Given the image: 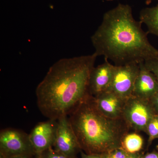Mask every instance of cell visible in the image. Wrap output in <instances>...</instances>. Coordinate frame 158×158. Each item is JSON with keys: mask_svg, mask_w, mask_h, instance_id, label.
I'll use <instances>...</instances> for the list:
<instances>
[{"mask_svg": "<svg viewBox=\"0 0 158 158\" xmlns=\"http://www.w3.org/2000/svg\"><path fill=\"white\" fill-rule=\"evenodd\" d=\"M97 56L59 59L49 68L36 90L37 107L48 119L68 116L87 96Z\"/></svg>", "mask_w": 158, "mask_h": 158, "instance_id": "cell-1", "label": "cell"}, {"mask_svg": "<svg viewBox=\"0 0 158 158\" xmlns=\"http://www.w3.org/2000/svg\"><path fill=\"white\" fill-rule=\"evenodd\" d=\"M142 24L134 18L130 5L119 3L104 13L90 37L94 53L115 65L158 59V50L150 43L148 33L142 29Z\"/></svg>", "mask_w": 158, "mask_h": 158, "instance_id": "cell-2", "label": "cell"}, {"mask_svg": "<svg viewBox=\"0 0 158 158\" xmlns=\"http://www.w3.org/2000/svg\"><path fill=\"white\" fill-rule=\"evenodd\" d=\"M69 116L81 149L88 154H108L121 148L131 129L124 118H110L102 113L90 94Z\"/></svg>", "mask_w": 158, "mask_h": 158, "instance_id": "cell-3", "label": "cell"}, {"mask_svg": "<svg viewBox=\"0 0 158 158\" xmlns=\"http://www.w3.org/2000/svg\"><path fill=\"white\" fill-rule=\"evenodd\" d=\"M155 115L149 101L132 95L126 102L123 117L131 129L146 133L148 123Z\"/></svg>", "mask_w": 158, "mask_h": 158, "instance_id": "cell-4", "label": "cell"}, {"mask_svg": "<svg viewBox=\"0 0 158 158\" xmlns=\"http://www.w3.org/2000/svg\"><path fill=\"white\" fill-rule=\"evenodd\" d=\"M23 154H37L31 144L29 134L13 128L1 130L0 156L9 158Z\"/></svg>", "mask_w": 158, "mask_h": 158, "instance_id": "cell-5", "label": "cell"}, {"mask_svg": "<svg viewBox=\"0 0 158 158\" xmlns=\"http://www.w3.org/2000/svg\"><path fill=\"white\" fill-rule=\"evenodd\" d=\"M138 63L115 65L112 81L107 90L127 100L132 95L134 85L139 73Z\"/></svg>", "mask_w": 158, "mask_h": 158, "instance_id": "cell-6", "label": "cell"}, {"mask_svg": "<svg viewBox=\"0 0 158 158\" xmlns=\"http://www.w3.org/2000/svg\"><path fill=\"white\" fill-rule=\"evenodd\" d=\"M57 121L58 127L53 147L54 149L71 157H77V155L82 150L71 126L68 116H63Z\"/></svg>", "mask_w": 158, "mask_h": 158, "instance_id": "cell-7", "label": "cell"}, {"mask_svg": "<svg viewBox=\"0 0 158 158\" xmlns=\"http://www.w3.org/2000/svg\"><path fill=\"white\" fill-rule=\"evenodd\" d=\"M58 121L48 119L37 123L29 134L35 153L39 155L53 148L56 136Z\"/></svg>", "mask_w": 158, "mask_h": 158, "instance_id": "cell-8", "label": "cell"}, {"mask_svg": "<svg viewBox=\"0 0 158 158\" xmlns=\"http://www.w3.org/2000/svg\"><path fill=\"white\" fill-rule=\"evenodd\" d=\"M105 59L102 64L94 66L90 73L89 93L94 97L108 90L113 79L115 65Z\"/></svg>", "mask_w": 158, "mask_h": 158, "instance_id": "cell-9", "label": "cell"}, {"mask_svg": "<svg viewBox=\"0 0 158 158\" xmlns=\"http://www.w3.org/2000/svg\"><path fill=\"white\" fill-rule=\"evenodd\" d=\"M139 64L140 69L134 85L132 96L149 101L158 92V82L154 75L146 68L144 62Z\"/></svg>", "mask_w": 158, "mask_h": 158, "instance_id": "cell-10", "label": "cell"}, {"mask_svg": "<svg viewBox=\"0 0 158 158\" xmlns=\"http://www.w3.org/2000/svg\"><path fill=\"white\" fill-rule=\"evenodd\" d=\"M94 98L99 110L105 116L114 119L123 118V109L127 99L121 98L109 90Z\"/></svg>", "mask_w": 158, "mask_h": 158, "instance_id": "cell-11", "label": "cell"}, {"mask_svg": "<svg viewBox=\"0 0 158 158\" xmlns=\"http://www.w3.org/2000/svg\"><path fill=\"white\" fill-rule=\"evenodd\" d=\"M139 21L147 27L148 34L158 37V5L141 9Z\"/></svg>", "mask_w": 158, "mask_h": 158, "instance_id": "cell-12", "label": "cell"}, {"mask_svg": "<svg viewBox=\"0 0 158 158\" xmlns=\"http://www.w3.org/2000/svg\"><path fill=\"white\" fill-rule=\"evenodd\" d=\"M144 140L139 134L136 133L127 134L121 143V148L128 153H139L143 148Z\"/></svg>", "mask_w": 158, "mask_h": 158, "instance_id": "cell-13", "label": "cell"}, {"mask_svg": "<svg viewBox=\"0 0 158 158\" xmlns=\"http://www.w3.org/2000/svg\"><path fill=\"white\" fill-rule=\"evenodd\" d=\"M146 134L148 135V146L158 138V115H155L148 123Z\"/></svg>", "mask_w": 158, "mask_h": 158, "instance_id": "cell-14", "label": "cell"}, {"mask_svg": "<svg viewBox=\"0 0 158 158\" xmlns=\"http://www.w3.org/2000/svg\"><path fill=\"white\" fill-rule=\"evenodd\" d=\"M40 158H77L71 157L55 150L53 148H49L40 154Z\"/></svg>", "mask_w": 158, "mask_h": 158, "instance_id": "cell-15", "label": "cell"}, {"mask_svg": "<svg viewBox=\"0 0 158 158\" xmlns=\"http://www.w3.org/2000/svg\"><path fill=\"white\" fill-rule=\"evenodd\" d=\"M144 64L146 68L154 75L158 82V59L144 61Z\"/></svg>", "mask_w": 158, "mask_h": 158, "instance_id": "cell-16", "label": "cell"}, {"mask_svg": "<svg viewBox=\"0 0 158 158\" xmlns=\"http://www.w3.org/2000/svg\"><path fill=\"white\" fill-rule=\"evenodd\" d=\"M128 153L126 152L122 148H116L111 152L107 155L110 158H126Z\"/></svg>", "mask_w": 158, "mask_h": 158, "instance_id": "cell-17", "label": "cell"}, {"mask_svg": "<svg viewBox=\"0 0 158 158\" xmlns=\"http://www.w3.org/2000/svg\"><path fill=\"white\" fill-rule=\"evenodd\" d=\"M149 102L156 115H158V92L151 98Z\"/></svg>", "mask_w": 158, "mask_h": 158, "instance_id": "cell-18", "label": "cell"}, {"mask_svg": "<svg viewBox=\"0 0 158 158\" xmlns=\"http://www.w3.org/2000/svg\"><path fill=\"white\" fill-rule=\"evenodd\" d=\"M81 158H105L106 154H88L81 150Z\"/></svg>", "mask_w": 158, "mask_h": 158, "instance_id": "cell-19", "label": "cell"}, {"mask_svg": "<svg viewBox=\"0 0 158 158\" xmlns=\"http://www.w3.org/2000/svg\"><path fill=\"white\" fill-rule=\"evenodd\" d=\"M37 154H23L14 156L9 158H37Z\"/></svg>", "mask_w": 158, "mask_h": 158, "instance_id": "cell-20", "label": "cell"}, {"mask_svg": "<svg viewBox=\"0 0 158 158\" xmlns=\"http://www.w3.org/2000/svg\"><path fill=\"white\" fill-rule=\"evenodd\" d=\"M141 158H158V152H156L148 153L146 154L143 155Z\"/></svg>", "mask_w": 158, "mask_h": 158, "instance_id": "cell-21", "label": "cell"}, {"mask_svg": "<svg viewBox=\"0 0 158 158\" xmlns=\"http://www.w3.org/2000/svg\"><path fill=\"white\" fill-rule=\"evenodd\" d=\"M143 155L140 153H137L131 154L128 153L127 156L126 158H141Z\"/></svg>", "mask_w": 158, "mask_h": 158, "instance_id": "cell-22", "label": "cell"}, {"mask_svg": "<svg viewBox=\"0 0 158 158\" xmlns=\"http://www.w3.org/2000/svg\"><path fill=\"white\" fill-rule=\"evenodd\" d=\"M153 1H158V0H145V3H146V5H149L150 4H151L152 2Z\"/></svg>", "mask_w": 158, "mask_h": 158, "instance_id": "cell-23", "label": "cell"}, {"mask_svg": "<svg viewBox=\"0 0 158 158\" xmlns=\"http://www.w3.org/2000/svg\"><path fill=\"white\" fill-rule=\"evenodd\" d=\"M105 158H110L108 157V156L107 155V154L106 155V156H105Z\"/></svg>", "mask_w": 158, "mask_h": 158, "instance_id": "cell-24", "label": "cell"}, {"mask_svg": "<svg viewBox=\"0 0 158 158\" xmlns=\"http://www.w3.org/2000/svg\"><path fill=\"white\" fill-rule=\"evenodd\" d=\"M107 1H113V0H106Z\"/></svg>", "mask_w": 158, "mask_h": 158, "instance_id": "cell-25", "label": "cell"}, {"mask_svg": "<svg viewBox=\"0 0 158 158\" xmlns=\"http://www.w3.org/2000/svg\"><path fill=\"white\" fill-rule=\"evenodd\" d=\"M37 158H40L39 156H38H38H37Z\"/></svg>", "mask_w": 158, "mask_h": 158, "instance_id": "cell-26", "label": "cell"}]
</instances>
